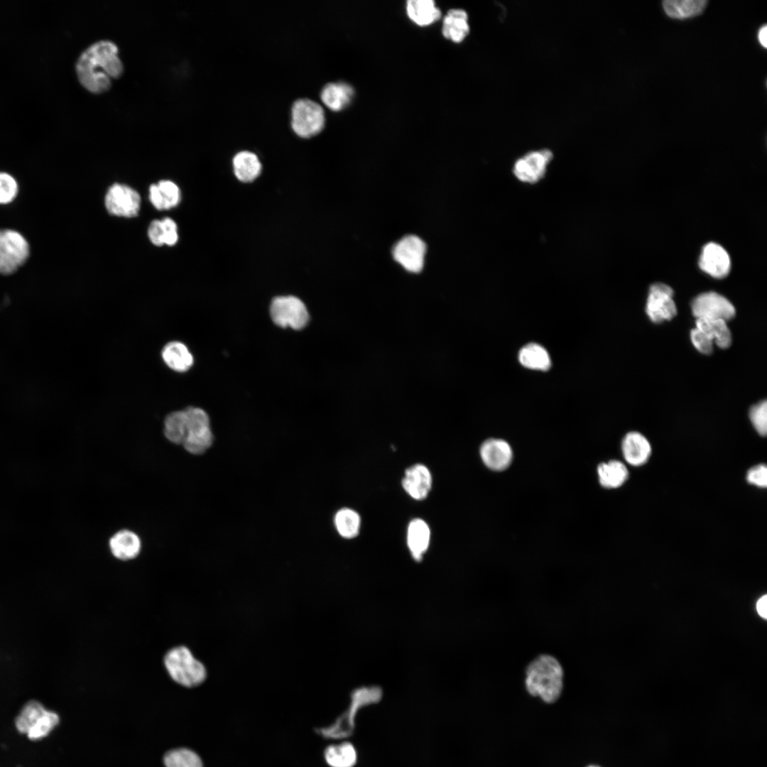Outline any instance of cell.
Returning <instances> with one entry per match:
<instances>
[{
    "instance_id": "14",
    "label": "cell",
    "mask_w": 767,
    "mask_h": 767,
    "mask_svg": "<svg viewBox=\"0 0 767 767\" xmlns=\"http://www.w3.org/2000/svg\"><path fill=\"white\" fill-rule=\"evenodd\" d=\"M29 256V246L18 232L0 229V257L9 259L21 266Z\"/></svg>"
},
{
    "instance_id": "3",
    "label": "cell",
    "mask_w": 767,
    "mask_h": 767,
    "mask_svg": "<svg viewBox=\"0 0 767 767\" xmlns=\"http://www.w3.org/2000/svg\"><path fill=\"white\" fill-rule=\"evenodd\" d=\"M164 665L170 678L184 687L198 685L205 677L202 664L183 646L170 649L165 655Z\"/></svg>"
},
{
    "instance_id": "23",
    "label": "cell",
    "mask_w": 767,
    "mask_h": 767,
    "mask_svg": "<svg viewBox=\"0 0 767 767\" xmlns=\"http://www.w3.org/2000/svg\"><path fill=\"white\" fill-rule=\"evenodd\" d=\"M149 192L151 202L159 210L172 208L180 200L178 187L170 180H161L157 185H151Z\"/></svg>"
},
{
    "instance_id": "8",
    "label": "cell",
    "mask_w": 767,
    "mask_h": 767,
    "mask_svg": "<svg viewBox=\"0 0 767 767\" xmlns=\"http://www.w3.org/2000/svg\"><path fill=\"white\" fill-rule=\"evenodd\" d=\"M553 156L552 151L545 148L528 152L516 160L513 173L523 183H538L545 176Z\"/></svg>"
},
{
    "instance_id": "36",
    "label": "cell",
    "mask_w": 767,
    "mask_h": 767,
    "mask_svg": "<svg viewBox=\"0 0 767 767\" xmlns=\"http://www.w3.org/2000/svg\"><path fill=\"white\" fill-rule=\"evenodd\" d=\"M18 185L15 179L6 173H0V204L11 202L16 196Z\"/></svg>"
},
{
    "instance_id": "25",
    "label": "cell",
    "mask_w": 767,
    "mask_h": 767,
    "mask_svg": "<svg viewBox=\"0 0 767 767\" xmlns=\"http://www.w3.org/2000/svg\"><path fill=\"white\" fill-rule=\"evenodd\" d=\"M406 12L409 18L420 26H429L441 16L440 10L432 0H409Z\"/></svg>"
},
{
    "instance_id": "26",
    "label": "cell",
    "mask_w": 767,
    "mask_h": 767,
    "mask_svg": "<svg viewBox=\"0 0 767 767\" xmlns=\"http://www.w3.org/2000/svg\"><path fill=\"white\" fill-rule=\"evenodd\" d=\"M518 361L529 369L546 371L550 368L551 359L548 351L537 343L524 345L518 352Z\"/></svg>"
},
{
    "instance_id": "18",
    "label": "cell",
    "mask_w": 767,
    "mask_h": 767,
    "mask_svg": "<svg viewBox=\"0 0 767 767\" xmlns=\"http://www.w3.org/2000/svg\"><path fill=\"white\" fill-rule=\"evenodd\" d=\"M109 548L116 558L121 560H129L139 554L141 543L140 538L135 533L129 530H122L111 538Z\"/></svg>"
},
{
    "instance_id": "38",
    "label": "cell",
    "mask_w": 767,
    "mask_h": 767,
    "mask_svg": "<svg viewBox=\"0 0 767 767\" xmlns=\"http://www.w3.org/2000/svg\"><path fill=\"white\" fill-rule=\"evenodd\" d=\"M148 234L151 242L161 246L165 244L166 229L162 220L155 219L149 225Z\"/></svg>"
},
{
    "instance_id": "40",
    "label": "cell",
    "mask_w": 767,
    "mask_h": 767,
    "mask_svg": "<svg viewBox=\"0 0 767 767\" xmlns=\"http://www.w3.org/2000/svg\"><path fill=\"white\" fill-rule=\"evenodd\" d=\"M767 596L761 597L756 603V609L758 614L764 619L767 617Z\"/></svg>"
},
{
    "instance_id": "4",
    "label": "cell",
    "mask_w": 767,
    "mask_h": 767,
    "mask_svg": "<svg viewBox=\"0 0 767 767\" xmlns=\"http://www.w3.org/2000/svg\"><path fill=\"white\" fill-rule=\"evenodd\" d=\"M325 122V111L317 102L308 98L295 100L291 107L290 124L299 136L308 138L320 132Z\"/></svg>"
},
{
    "instance_id": "27",
    "label": "cell",
    "mask_w": 767,
    "mask_h": 767,
    "mask_svg": "<svg viewBox=\"0 0 767 767\" xmlns=\"http://www.w3.org/2000/svg\"><path fill=\"white\" fill-rule=\"evenodd\" d=\"M696 328L699 329L722 349L729 347L732 338L727 322L722 320L696 319Z\"/></svg>"
},
{
    "instance_id": "22",
    "label": "cell",
    "mask_w": 767,
    "mask_h": 767,
    "mask_svg": "<svg viewBox=\"0 0 767 767\" xmlns=\"http://www.w3.org/2000/svg\"><path fill=\"white\" fill-rule=\"evenodd\" d=\"M443 36L454 43L462 42L469 33L468 16L460 9L448 11L442 23Z\"/></svg>"
},
{
    "instance_id": "28",
    "label": "cell",
    "mask_w": 767,
    "mask_h": 767,
    "mask_svg": "<svg viewBox=\"0 0 767 767\" xmlns=\"http://www.w3.org/2000/svg\"><path fill=\"white\" fill-rule=\"evenodd\" d=\"M599 480L605 488L614 489L621 486L629 476L626 466L617 460L602 463L597 468Z\"/></svg>"
},
{
    "instance_id": "6",
    "label": "cell",
    "mask_w": 767,
    "mask_h": 767,
    "mask_svg": "<svg viewBox=\"0 0 767 767\" xmlns=\"http://www.w3.org/2000/svg\"><path fill=\"white\" fill-rule=\"evenodd\" d=\"M270 314L273 322L279 327H290L294 330L303 328L309 320L305 304L297 297L279 296L271 304Z\"/></svg>"
},
{
    "instance_id": "11",
    "label": "cell",
    "mask_w": 767,
    "mask_h": 767,
    "mask_svg": "<svg viewBox=\"0 0 767 767\" xmlns=\"http://www.w3.org/2000/svg\"><path fill=\"white\" fill-rule=\"evenodd\" d=\"M426 246L418 236L408 235L395 245L393 255L395 260L405 269L412 273L420 272L424 264Z\"/></svg>"
},
{
    "instance_id": "9",
    "label": "cell",
    "mask_w": 767,
    "mask_h": 767,
    "mask_svg": "<svg viewBox=\"0 0 767 767\" xmlns=\"http://www.w3.org/2000/svg\"><path fill=\"white\" fill-rule=\"evenodd\" d=\"M673 296V289L666 284L657 283L650 287L646 311L653 322L670 320L676 315L677 308Z\"/></svg>"
},
{
    "instance_id": "35",
    "label": "cell",
    "mask_w": 767,
    "mask_h": 767,
    "mask_svg": "<svg viewBox=\"0 0 767 767\" xmlns=\"http://www.w3.org/2000/svg\"><path fill=\"white\" fill-rule=\"evenodd\" d=\"M750 420L756 431L761 435H766L767 432V403L763 401L754 406L749 413Z\"/></svg>"
},
{
    "instance_id": "32",
    "label": "cell",
    "mask_w": 767,
    "mask_h": 767,
    "mask_svg": "<svg viewBox=\"0 0 767 767\" xmlns=\"http://www.w3.org/2000/svg\"><path fill=\"white\" fill-rule=\"evenodd\" d=\"M361 520L359 514L352 509L344 508L334 516V525L339 534L344 538H353L359 531Z\"/></svg>"
},
{
    "instance_id": "37",
    "label": "cell",
    "mask_w": 767,
    "mask_h": 767,
    "mask_svg": "<svg viewBox=\"0 0 767 767\" xmlns=\"http://www.w3.org/2000/svg\"><path fill=\"white\" fill-rule=\"evenodd\" d=\"M690 339L694 347L701 353L710 354L713 352L712 339L697 328L690 332Z\"/></svg>"
},
{
    "instance_id": "39",
    "label": "cell",
    "mask_w": 767,
    "mask_h": 767,
    "mask_svg": "<svg viewBox=\"0 0 767 767\" xmlns=\"http://www.w3.org/2000/svg\"><path fill=\"white\" fill-rule=\"evenodd\" d=\"M749 483L758 487L766 488L767 484V469L765 464H758L751 468L746 475Z\"/></svg>"
},
{
    "instance_id": "41",
    "label": "cell",
    "mask_w": 767,
    "mask_h": 767,
    "mask_svg": "<svg viewBox=\"0 0 767 767\" xmlns=\"http://www.w3.org/2000/svg\"><path fill=\"white\" fill-rule=\"evenodd\" d=\"M757 39L760 45L766 48L767 47V26L766 24L762 25L757 32Z\"/></svg>"
},
{
    "instance_id": "19",
    "label": "cell",
    "mask_w": 767,
    "mask_h": 767,
    "mask_svg": "<svg viewBox=\"0 0 767 767\" xmlns=\"http://www.w3.org/2000/svg\"><path fill=\"white\" fill-rule=\"evenodd\" d=\"M430 537V528L424 521L415 518L410 521L407 532V544L415 560H422L429 547Z\"/></svg>"
},
{
    "instance_id": "5",
    "label": "cell",
    "mask_w": 767,
    "mask_h": 767,
    "mask_svg": "<svg viewBox=\"0 0 767 767\" xmlns=\"http://www.w3.org/2000/svg\"><path fill=\"white\" fill-rule=\"evenodd\" d=\"M187 423V437L183 444L190 454L202 455L212 445L213 435L207 413L197 407L184 410Z\"/></svg>"
},
{
    "instance_id": "1",
    "label": "cell",
    "mask_w": 767,
    "mask_h": 767,
    "mask_svg": "<svg viewBox=\"0 0 767 767\" xmlns=\"http://www.w3.org/2000/svg\"><path fill=\"white\" fill-rule=\"evenodd\" d=\"M75 71L79 82L89 92L102 94L108 91L113 80L120 77L124 71L118 45L107 38L92 42L79 55Z\"/></svg>"
},
{
    "instance_id": "17",
    "label": "cell",
    "mask_w": 767,
    "mask_h": 767,
    "mask_svg": "<svg viewBox=\"0 0 767 767\" xmlns=\"http://www.w3.org/2000/svg\"><path fill=\"white\" fill-rule=\"evenodd\" d=\"M354 90L344 82H332L325 85L320 92L322 102L332 111H340L352 101Z\"/></svg>"
},
{
    "instance_id": "7",
    "label": "cell",
    "mask_w": 767,
    "mask_h": 767,
    "mask_svg": "<svg viewBox=\"0 0 767 767\" xmlns=\"http://www.w3.org/2000/svg\"><path fill=\"white\" fill-rule=\"evenodd\" d=\"M692 312L697 318L722 320L732 319L736 310L731 302L716 292H707L697 295L692 302Z\"/></svg>"
},
{
    "instance_id": "2",
    "label": "cell",
    "mask_w": 767,
    "mask_h": 767,
    "mask_svg": "<svg viewBox=\"0 0 767 767\" xmlns=\"http://www.w3.org/2000/svg\"><path fill=\"white\" fill-rule=\"evenodd\" d=\"M527 692L545 703H553L560 697L564 687V669L554 656L541 653L533 658L524 670Z\"/></svg>"
},
{
    "instance_id": "16",
    "label": "cell",
    "mask_w": 767,
    "mask_h": 767,
    "mask_svg": "<svg viewBox=\"0 0 767 767\" xmlns=\"http://www.w3.org/2000/svg\"><path fill=\"white\" fill-rule=\"evenodd\" d=\"M621 448L626 461L633 466L644 464L651 452L648 440L638 432H630L624 437Z\"/></svg>"
},
{
    "instance_id": "34",
    "label": "cell",
    "mask_w": 767,
    "mask_h": 767,
    "mask_svg": "<svg viewBox=\"0 0 767 767\" xmlns=\"http://www.w3.org/2000/svg\"><path fill=\"white\" fill-rule=\"evenodd\" d=\"M58 722V715L53 712L47 710L40 721L31 729L26 734L32 740L42 739L46 736Z\"/></svg>"
},
{
    "instance_id": "30",
    "label": "cell",
    "mask_w": 767,
    "mask_h": 767,
    "mask_svg": "<svg viewBox=\"0 0 767 767\" xmlns=\"http://www.w3.org/2000/svg\"><path fill=\"white\" fill-rule=\"evenodd\" d=\"M325 758L331 767H352L356 762V752L350 743L343 742L327 747Z\"/></svg>"
},
{
    "instance_id": "31",
    "label": "cell",
    "mask_w": 767,
    "mask_h": 767,
    "mask_svg": "<svg viewBox=\"0 0 767 767\" xmlns=\"http://www.w3.org/2000/svg\"><path fill=\"white\" fill-rule=\"evenodd\" d=\"M47 709L37 701H30L21 709L16 719V727L21 733L27 734L42 719Z\"/></svg>"
},
{
    "instance_id": "15",
    "label": "cell",
    "mask_w": 767,
    "mask_h": 767,
    "mask_svg": "<svg viewBox=\"0 0 767 767\" xmlns=\"http://www.w3.org/2000/svg\"><path fill=\"white\" fill-rule=\"evenodd\" d=\"M402 485L412 498L416 500L424 499L431 489V474L423 464L413 465L406 470Z\"/></svg>"
},
{
    "instance_id": "10",
    "label": "cell",
    "mask_w": 767,
    "mask_h": 767,
    "mask_svg": "<svg viewBox=\"0 0 767 767\" xmlns=\"http://www.w3.org/2000/svg\"><path fill=\"white\" fill-rule=\"evenodd\" d=\"M140 202V196L136 190L118 183L109 188L104 200L106 208L110 214L125 217H133L138 214Z\"/></svg>"
},
{
    "instance_id": "29",
    "label": "cell",
    "mask_w": 767,
    "mask_h": 767,
    "mask_svg": "<svg viewBox=\"0 0 767 767\" xmlns=\"http://www.w3.org/2000/svg\"><path fill=\"white\" fill-rule=\"evenodd\" d=\"M164 435L172 443L183 444L187 437V423L184 410L173 411L165 417Z\"/></svg>"
},
{
    "instance_id": "33",
    "label": "cell",
    "mask_w": 767,
    "mask_h": 767,
    "mask_svg": "<svg viewBox=\"0 0 767 767\" xmlns=\"http://www.w3.org/2000/svg\"><path fill=\"white\" fill-rule=\"evenodd\" d=\"M164 763L166 767H203L200 756L187 749L168 752L164 756Z\"/></svg>"
},
{
    "instance_id": "20",
    "label": "cell",
    "mask_w": 767,
    "mask_h": 767,
    "mask_svg": "<svg viewBox=\"0 0 767 767\" xmlns=\"http://www.w3.org/2000/svg\"><path fill=\"white\" fill-rule=\"evenodd\" d=\"M161 356L165 364L177 372H185L193 364V357L185 344L179 341L167 343L163 348Z\"/></svg>"
},
{
    "instance_id": "13",
    "label": "cell",
    "mask_w": 767,
    "mask_h": 767,
    "mask_svg": "<svg viewBox=\"0 0 767 767\" xmlns=\"http://www.w3.org/2000/svg\"><path fill=\"white\" fill-rule=\"evenodd\" d=\"M480 455L487 467L494 471H502L510 465L513 452L511 446L505 440L491 438L482 443Z\"/></svg>"
},
{
    "instance_id": "24",
    "label": "cell",
    "mask_w": 767,
    "mask_h": 767,
    "mask_svg": "<svg viewBox=\"0 0 767 767\" xmlns=\"http://www.w3.org/2000/svg\"><path fill=\"white\" fill-rule=\"evenodd\" d=\"M707 3V0H664L662 7L668 17L681 20L700 15Z\"/></svg>"
},
{
    "instance_id": "12",
    "label": "cell",
    "mask_w": 767,
    "mask_h": 767,
    "mask_svg": "<svg viewBox=\"0 0 767 767\" xmlns=\"http://www.w3.org/2000/svg\"><path fill=\"white\" fill-rule=\"evenodd\" d=\"M699 266L700 268L709 276L722 278L725 277L729 272L731 262L727 251L719 244L710 242L707 244L702 249Z\"/></svg>"
},
{
    "instance_id": "21",
    "label": "cell",
    "mask_w": 767,
    "mask_h": 767,
    "mask_svg": "<svg viewBox=\"0 0 767 767\" xmlns=\"http://www.w3.org/2000/svg\"><path fill=\"white\" fill-rule=\"evenodd\" d=\"M232 164L234 173L241 182H252L261 173L262 165L259 157L249 151H241L236 153Z\"/></svg>"
}]
</instances>
